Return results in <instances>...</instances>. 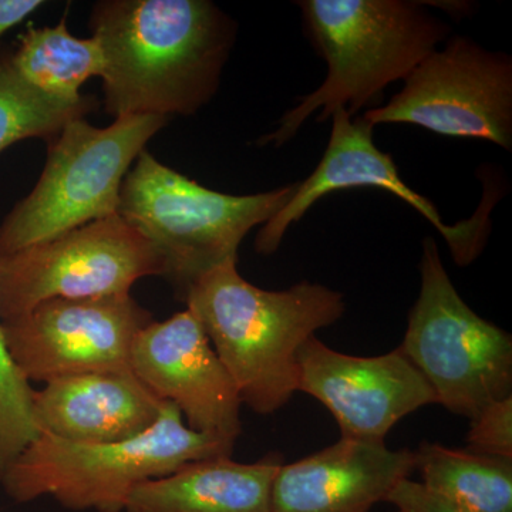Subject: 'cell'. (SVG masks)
Here are the masks:
<instances>
[{
	"label": "cell",
	"instance_id": "1",
	"mask_svg": "<svg viewBox=\"0 0 512 512\" xmlns=\"http://www.w3.org/2000/svg\"><path fill=\"white\" fill-rule=\"evenodd\" d=\"M90 26L114 119L197 113L217 93L237 37V23L210 0H103Z\"/></svg>",
	"mask_w": 512,
	"mask_h": 512
},
{
	"label": "cell",
	"instance_id": "2",
	"mask_svg": "<svg viewBox=\"0 0 512 512\" xmlns=\"http://www.w3.org/2000/svg\"><path fill=\"white\" fill-rule=\"evenodd\" d=\"M237 262L202 275L181 301L200 320L242 404L268 416L298 392L299 350L345 315V298L309 281L266 291L242 278Z\"/></svg>",
	"mask_w": 512,
	"mask_h": 512
},
{
	"label": "cell",
	"instance_id": "3",
	"mask_svg": "<svg viewBox=\"0 0 512 512\" xmlns=\"http://www.w3.org/2000/svg\"><path fill=\"white\" fill-rule=\"evenodd\" d=\"M296 5L328 74L315 92L299 97L272 133L259 138L258 146H284L313 113L320 123L340 109L353 119L451 36L450 26L431 15L424 2L302 0Z\"/></svg>",
	"mask_w": 512,
	"mask_h": 512
},
{
	"label": "cell",
	"instance_id": "4",
	"mask_svg": "<svg viewBox=\"0 0 512 512\" xmlns=\"http://www.w3.org/2000/svg\"><path fill=\"white\" fill-rule=\"evenodd\" d=\"M234 447L191 430L180 410L165 402L150 430L120 443H73L39 433L6 471L0 487L16 503L52 497L67 510L123 512L138 484L168 476L191 461L231 457Z\"/></svg>",
	"mask_w": 512,
	"mask_h": 512
},
{
	"label": "cell",
	"instance_id": "5",
	"mask_svg": "<svg viewBox=\"0 0 512 512\" xmlns=\"http://www.w3.org/2000/svg\"><path fill=\"white\" fill-rule=\"evenodd\" d=\"M298 183L252 195L204 187L144 150L120 190L117 214L153 244L178 298L202 275L238 261L249 231L265 225L291 201Z\"/></svg>",
	"mask_w": 512,
	"mask_h": 512
},
{
	"label": "cell",
	"instance_id": "6",
	"mask_svg": "<svg viewBox=\"0 0 512 512\" xmlns=\"http://www.w3.org/2000/svg\"><path fill=\"white\" fill-rule=\"evenodd\" d=\"M168 119L119 117L109 127L67 123L47 143L43 173L0 222V255L117 215L124 178Z\"/></svg>",
	"mask_w": 512,
	"mask_h": 512
},
{
	"label": "cell",
	"instance_id": "7",
	"mask_svg": "<svg viewBox=\"0 0 512 512\" xmlns=\"http://www.w3.org/2000/svg\"><path fill=\"white\" fill-rule=\"evenodd\" d=\"M419 298L400 349L429 382L437 404L473 420L512 396V338L477 315L451 282L436 239L423 241Z\"/></svg>",
	"mask_w": 512,
	"mask_h": 512
},
{
	"label": "cell",
	"instance_id": "8",
	"mask_svg": "<svg viewBox=\"0 0 512 512\" xmlns=\"http://www.w3.org/2000/svg\"><path fill=\"white\" fill-rule=\"evenodd\" d=\"M147 276H165L160 252L119 214L0 255V322L50 299L130 293Z\"/></svg>",
	"mask_w": 512,
	"mask_h": 512
},
{
	"label": "cell",
	"instance_id": "9",
	"mask_svg": "<svg viewBox=\"0 0 512 512\" xmlns=\"http://www.w3.org/2000/svg\"><path fill=\"white\" fill-rule=\"evenodd\" d=\"M373 127L413 124L440 136L512 148V59L464 36H450L384 106L363 114Z\"/></svg>",
	"mask_w": 512,
	"mask_h": 512
},
{
	"label": "cell",
	"instance_id": "10",
	"mask_svg": "<svg viewBox=\"0 0 512 512\" xmlns=\"http://www.w3.org/2000/svg\"><path fill=\"white\" fill-rule=\"evenodd\" d=\"M330 119L332 133L322 160L306 180L298 181L291 201L262 225L255 239L258 254L272 255L278 251L288 229L330 192L376 188L396 195L423 215L446 241L458 266H468L476 261L490 237V215L500 198V187L491 188L485 183L483 200L473 217L448 225L429 198L404 183L392 156L376 147L372 124L363 117L352 119L342 109L335 111Z\"/></svg>",
	"mask_w": 512,
	"mask_h": 512
},
{
	"label": "cell",
	"instance_id": "11",
	"mask_svg": "<svg viewBox=\"0 0 512 512\" xmlns=\"http://www.w3.org/2000/svg\"><path fill=\"white\" fill-rule=\"evenodd\" d=\"M153 313L130 295L50 299L0 322L6 346L30 383L86 373H133L134 339Z\"/></svg>",
	"mask_w": 512,
	"mask_h": 512
},
{
	"label": "cell",
	"instance_id": "12",
	"mask_svg": "<svg viewBox=\"0 0 512 512\" xmlns=\"http://www.w3.org/2000/svg\"><path fill=\"white\" fill-rule=\"evenodd\" d=\"M298 392L335 417L342 439L384 443L404 417L437 404L436 394L399 348L363 357L340 353L316 336L298 353Z\"/></svg>",
	"mask_w": 512,
	"mask_h": 512
},
{
	"label": "cell",
	"instance_id": "13",
	"mask_svg": "<svg viewBox=\"0 0 512 512\" xmlns=\"http://www.w3.org/2000/svg\"><path fill=\"white\" fill-rule=\"evenodd\" d=\"M131 372L158 399L174 404L198 433L237 443L241 397L200 320L185 309L153 320L134 339Z\"/></svg>",
	"mask_w": 512,
	"mask_h": 512
},
{
	"label": "cell",
	"instance_id": "14",
	"mask_svg": "<svg viewBox=\"0 0 512 512\" xmlns=\"http://www.w3.org/2000/svg\"><path fill=\"white\" fill-rule=\"evenodd\" d=\"M414 470V450L340 439L282 464L272 484L271 512H370Z\"/></svg>",
	"mask_w": 512,
	"mask_h": 512
},
{
	"label": "cell",
	"instance_id": "15",
	"mask_svg": "<svg viewBox=\"0 0 512 512\" xmlns=\"http://www.w3.org/2000/svg\"><path fill=\"white\" fill-rule=\"evenodd\" d=\"M164 403L134 373H86L35 390L33 419L39 433L57 439L120 443L150 430Z\"/></svg>",
	"mask_w": 512,
	"mask_h": 512
},
{
	"label": "cell",
	"instance_id": "16",
	"mask_svg": "<svg viewBox=\"0 0 512 512\" xmlns=\"http://www.w3.org/2000/svg\"><path fill=\"white\" fill-rule=\"evenodd\" d=\"M281 466L276 454L251 464L231 457L191 461L138 484L123 512H271L272 484Z\"/></svg>",
	"mask_w": 512,
	"mask_h": 512
},
{
	"label": "cell",
	"instance_id": "17",
	"mask_svg": "<svg viewBox=\"0 0 512 512\" xmlns=\"http://www.w3.org/2000/svg\"><path fill=\"white\" fill-rule=\"evenodd\" d=\"M416 470L421 484L471 512H512V460L423 441Z\"/></svg>",
	"mask_w": 512,
	"mask_h": 512
},
{
	"label": "cell",
	"instance_id": "18",
	"mask_svg": "<svg viewBox=\"0 0 512 512\" xmlns=\"http://www.w3.org/2000/svg\"><path fill=\"white\" fill-rule=\"evenodd\" d=\"M12 63L29 86L63 103L83 100L80 93L90 77L103 76L104 55L99 40L73 36L66 19L53 28H30L20 39Z\"/></svg>",
	"mask_w": 512,
	"mask_h": 512
},
{
	"label": "cell",
	"instance_id": "19",
	"mask_svg": "<svg viewBox=\"0 0 512 512\" xmlns=\"http://www.w3.org/2000/svg\"><path fill=\"white\" fill-rule=\"evenodd\" d=\"M97 106L93 96L63 103L37 92L16 72L12 52L0 49V153L28 138L50 143L67 123L86 119Z\"/></svg>",
	"mask_w": 512,
	"mask_h": 512
},
{
	"label": "cell",
	"instance_id": "20",
	"mask_svg": "<svg viewBox=\"0 0 512 512\" xmlns=\"http://www.w3.org/2000/svg\"><path fill=\"white\" fill-rule=\"evenodd\" d=\"M32 383L10 356L0 325V484L22 451L39 436Z\"/></svg>",
	"mask_w": 512,
	"mask_h": 512
},
{
	"label": "cell",
	"instance_id": "21",
	"mask_svg": "<svg viewBox=\"0 0 512 512\" xmlns=\"http://www.w3.org/2000/svg\"><path fill=\"white\" fill-rule=\"evenodd\" d=\"M468 450L512 460V396L491 403L471 420Z\"/></svg>",
	"mask_w": 512,
	"mask_h": 512
},
{
	"label": "cell",
	"instance_id": "22",
	"mask_svg": "<svg viewBox=\"0 0 512 512\" xmlns=\"http://www.w3.org/2000/svg\"><path fill=\"white\" fill-rule=\"evenodd\" d=\"M397 508V512H471L457 505L448 503L439 495L431 493L423 484L417 481H400L387 495L386 501Z\"/></svg>",
	"mask_w": 512,
	"mask_h": 512
},
{
	"label": "cell",
	"instance_id": "23",
	"mask_svg": "<svg viewBox=\"0 0 512 512\" xmlns=\"http://www.w3.org/2000/svg\"><path fill=\"white\" fill-rule=\"evenodd\" d=\"M43 5L42 0H0V37Z\"/></svg>",
	"mask_w": 512,
	"mask_h": 512
}]
</instances>
